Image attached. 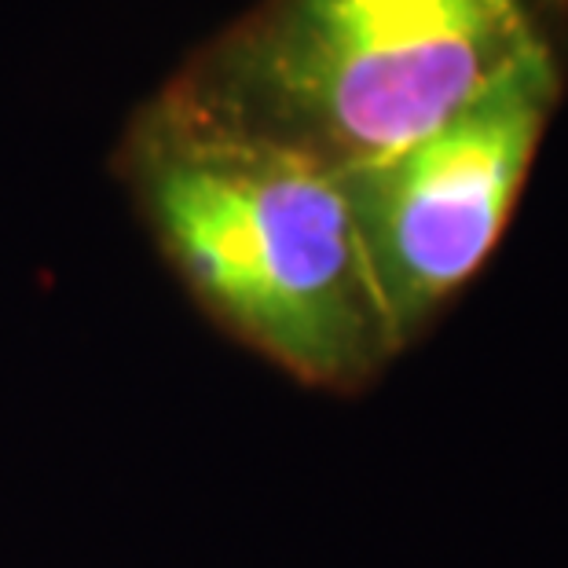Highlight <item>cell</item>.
Masks as SVG:
<instances>
[{"instance_id": "6da1fadb", "label": "cell", "mask_w": 568, "mask_h": 568, "mask_svg": "<svg viewBox=\"0 0 568 568\" xmlns=\"http://www.w3.org/2000/svg\"><path fill=\"white\" fill-rule=\"evenodd\" d=\"M536 41L531 0H264L143 114L345 173L440 125Z\"/></svg>"}, {"instance_id": "7a4b0ae2", "label": "cell", "mask_w": 568, "mask_h": 568, "mask_svg": "<svg viewBox=\"0 0 568 568\" xmlns=\"http://www.w3.org/2000/svg\"><path fill=\"white\" fill-rule=\"evenodd\" d=\"M125 176L213 320L320 389H359L400 353L337 173L143 114Z\"/></svg>"}, {"instance_id": "3957f363", "label": "cell", "mask_w": 568, "mask_h": 568, "mask_svg": "<svg viewBox=\"0 0 568 568\" xmlns=\"http://www.w3.org/2000/svg\"><path fill=\"white\" fill-rule=\"evenodd\" d=\"M558 95L561 67L542 38L440 125L337 173L400 348L503 239Z\"/></svg>"}]
</instances>
